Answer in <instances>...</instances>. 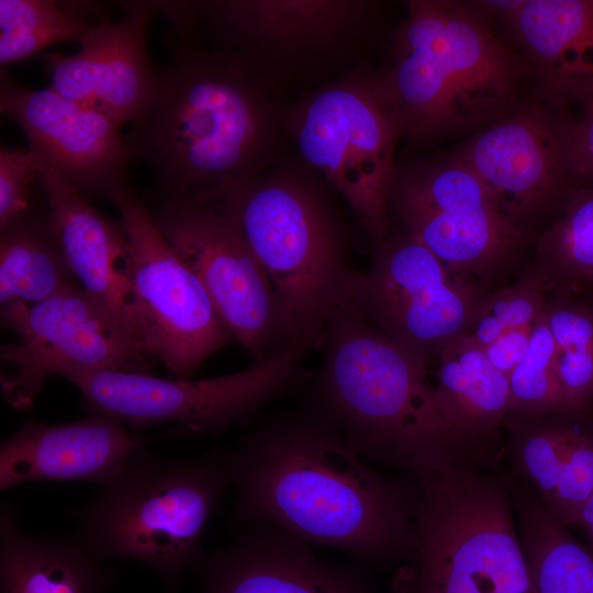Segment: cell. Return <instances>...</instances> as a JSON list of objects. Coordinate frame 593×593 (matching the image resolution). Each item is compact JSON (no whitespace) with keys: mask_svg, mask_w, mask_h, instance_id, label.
Here are the masks:
<instances>
[{"mask_svg":"<svg viewBox=\"0 0 593 593\" xmlns=\"http://www.w3.org/2000/svg\"><path fill=\"white\" fill-rule=\"evenodd\" d=\"M236 522H267L369 561L415 557L418 492L368 467L320 425L264 430L230 454Z\"/></svg>","mask_w":593,"mask_h":593,"instance_id":"obj_1","label":"cell"},{"mask_svg":"<svg viewBox=\"0 0 593 593\" xmlns=\"http://www.w3.org/2000/svg\"><path fill=\"white\" fill-rule=\"evenodd\" d=\"M169 31L170 56L156 71L144 110L128 124L132 158L149 167L163 200L264 174L287 119L271 79L222 44L206 48Z\"/></svg>","mask_w":593,"mask_h":593,"instance_id":"obj_2","label":"cell"},{"mask_svg":"<svg viewBox=\"0 0 593 593\" xmlns=\"http://www.w3.org/2000/svg\"><path fill=\"white\" fill-rule=\"evenodd\" d=\"M376 75L402 133L428 141L502 115L525 61L460 1L412 0Z\"/></svg>","mask_w":593,"mask_h":593,"instance_id":"obj_3","label":"cell"},{"mask_svg":"<svg viewBox=\"0 0 593 593\" xmlns=\"http://www.w3.org/2000/svg\"><path fill=\"white\" fill-rule=\"evenodd\" d=\"M322 394L344 437L362 456L400 465L474 455L443 415L425 359L390 338L348 303L325 331Z\"/></svg>","mask_w":593,"mask_h":593,"instance_id":"obj_4","label":"cell"},{"mask_svg":"<svg viewBox=\"0 0 593 593\" xmlns=\"http://www.w3.org/2000/svg\"><path fill=\"white\" fill-rule=\"evenodd\" d=\"M231 482L230 454L174 461L142 446L75 513V536L101 561L146 564L171 591L204 560L203 537Z\"/></svg>","mask_w":593,"mask_h":593,"instance_id":"obj_5","label":"cell"},{"mask_svg":"<svg viewBox=\"0 0 593 593\" xmlns=\"http://www.w3.org/2000/svg\"><path fill=\"white\" fill-rule=\"evenodd\" d=\"M195 198L239 228L270 279L290 344L322 339L357 272L315 190L293 174L264 172Z\"/></svg>","mask_w":593,"mask_h":593,"instance_id":"obj_6","label":"cell"},{"mask_svg":"<svg viewBox=\"0 0 593 593\" xmlns=\"http://www.w3.org/2000/svg\"><path fill=\"white\" fill-rule=\"evenodd\" d=\"M286 132L302 159L345 198L369 237L388 235L398 175L396 115L376 75H348L307 94L287 112Z\"/></svg>","mask_w":593,"mask_h":593,"instance_id":"obj_7","label":"cell"},{"mask_svg":"<svg viewBox=\"0 0 593 593\" xmlns=\"http://www.w3.org/2000/svg\"><path fill=\"white\" fill-rule=\"evenodd\" d=\"M112 203L126 234L125 276L143 350L176 378H190L234 338L132 188L118 192Z\"/></svg>","mask_w":593,"mask_h":593,"instance_id":"obj_8","label":"cell"},{"mask_svg":"<svg viewBox=\"0 0 593 593\" xmlns=\"http://www.w3.org/2000/svg\"><path fill=\"white\" fill-rule=\"evenodd\" d=\"M307 346L291 343L249 369L209 379H163L116 370L61 374L92 414L112 417L133 432L176 424L179 434L216 433L247 418L282 389Z\"/></svg>","mask_w":593,"mask_h":593,"instance_id":"obj_9","label":"cell"},{"mask_svg":"<svg viewBox=\"0 0 593 593\" xmlns=\"http://www.w3.org/2000/svg\"><path fill=\"white\" fill-rule=\"evenodd\" d=\"M1 320L18 335L0 354L14 368L1 378V387L5 401L16 410L30 409L54 373H149L147 355L137 339L79 284L35 304L16 301L1 306Z\"/></svg>","mask_w":593,"mask_h":593,"instance_id":"obj_10","label":"cell"},{"mask_svg":"<svg viewBox=\"0 0 593 593\" xmlns=\"http://www.w3.org/2000/svg\"><path fill=\"white\" fill-rule=\"evenodd\" d=\"M152 214L255 363L277 355L271 348L289 346L270 279L228 215L195 197L165 199Z\"/></svg>","mask_w":593,"mask_h":593,"instance_id":"obj_11","label":"cell"},{"mask_svg":"<svg viewBox=\"0 0 593 593\" xmlns=\"http://www.w3.org/2000/svg\"><path fill=\"white\" fill-rule=\"evenodd\" d=\"M378 245L370 270L356 273L346 303L428 361L443 345L467 334L486 293L405 230Z\"/></svg>","mask_w":593,"mask_h":593,"instance_id":"obj_12","label":"cell"},{"mask_svg":"<svg viewBox=\"0 0 593 593\" xmlns=\"http://www.w3.org/2000/svg\"><path fill=\"white\" fill-rule=\"evenodd\" d=\"M391 206L405 231L470 278L492 279L526 243L479 177L452 155L398 171Z\"/></svg>","mask_w":593,"mask_h":593,"instance_id":"obj_13","label":"cell"},{"mask_svg":"<svg viewBox=\"0 0 593 593\" xmlns=\"http://www.w3.org/2000/svg\"><path fill=\"white\" fill-rule=\"evenodd\" d=\"M568 118L527 108L492 122L452 154L479 177L525 238L544 216L556 219L582 187L569 158Z\"/></svg>","mask_w":593,"mask_h":593,"instance_id":"obj_14","label":"cell"},{"mask_svg":"<svg viewBox=\"0 0 593 593\" xmlns=\"http://www.w3.org/2000/svg\"><path fill=\"white\" fill-rule=\"evenodd\" d=\"M374 2L363 0L183 1L222 44L248 58L270 79L277 68L333 57L366 27Z\"/></svg>","mask_w":593,"mask_h":593,"instance_id":"obj_15","label":"cell"},{"mask_svg":"<svg viewBox=\"0 0 593 593\" xmlns=\"http://www.w3.org/2000/svg\"><path fill=\"white\" fill-rule=\"evenodd\" d=\"M0 109L45 167L81 192L112 202L130 187L132 158L118 123L49 88L29 89L1 67Z\"/></svg>","mask_w":593,"mask_h":593,"instance_id":"obj_16","label":"cell"},{"mask_svg":"<svg viewBox=\"0 0 593 593\" xmlns=\"http://www.w3.org/2000/svg\"><path fill=\"white\" fill-rule=\"evenodd\" d=\"M123 15L99 21L72 55L44 54L49 89L94 110L120 126L131 124L147 104L156 79L147 51L155 1H126Z\"/></svg>","mask_w":593,"mask_h":593,"instance_id":"obj_17","label":"cell"},{"mask_svg":"<svg viewBox=\"0 0 593 593\" xmlns=\"http://www.w3.org/2000/svg\"><path fill=\"white\" fill-rule=\"evenodd\" d=\"M144 439L101 414L65 424L29 421L0 447V490L40 481L111 480Z\"/></svg>","mask_w":593,"mask_h":593,"instance_id":"obj_18","label":"cell"},{"mask_svg":"<svg viewBox=\"0 0 593 593\" xmlns=\"http://www.w3.org/2000/svg\"><path fill=\"white\" fill-rule=\"evenodd\" d=\"M200 566L202 593H374L357 568L321 561L279 527L250 532Z\"/></svg>","mask_w":593,"mask_h":593,"instance_id":"obj_19","label":"cell"},{"mask_svg":"<svg viewBox=\"0 0 593 593\" xmlns=\"http://www.w3.org/2000/svg\"><path fill=\"white\" fill-rule=\"evenodd\" d=\"M38 186L51 227L77 283L114 315L142 347L125 276L127 239L122 222L103 216L86 195L48 167L42 169Z\"/></svg>","mask_w":593,"mask_h":593,"instance_id":"obj_20","label":"cell"},{"mask_svg":"<svg viewBox=\"0 0 593 593\" xmlns=\"http://www.w3.org/2000/svg\"><path fill=\"white\" fill-rule=\"evenodd\" d=\"M514 477L561 526H575L593 493L592 417L553 414L506 418Z\"/></svg>","mask_w":593,"mask_h":593,"instance_id":"obj_21","label":"cell"},{"mask_svg":"<svg viewBox=\"0 0 593 593\" xmlns=\"http://www.w3.org/2000/svg\"><path fill=\"white\" fill-rule=\"evenodd\" d=\"M513 31L556 111L593 102V0H526Z\"/></svg>","mask_w":593,"mask_h":593,"instance_id":"obj_22","label":"cell"},{"mask_svg":"<svg viewBox=\"0 0 593 593\" xmlns=\"http://www.w3.org/2000/svg\"><path fill=\"white\" fill-rule=\"evenodd\" d=\"M111 572L74 535L24 534L13 506L0 508V593H102Z\"/></svg>","mask_w":593,"mask_h":593,"instance_id":"obj_23","label":"cell"},{"mask_svg":"<svg viewBox=\"0 0 593 593\" xmlns=\"http://www.w3.org/2000/svg\"><path fill=\"white\" fill-rule=\"evenodd\" d=\"M434 392L450 427L481 461L477 446L504 423L511 409L508 379L484 349L461 335L443 345Z\"/></svg>","mask_w":593,"mask_h":593,"instance_id":"obj_24","label":"cell"},{"mask_svg":"<svg viewBox=\"0 0 593 593\" xmlns=\"http://www.w3.org/2000/svg\"><path fill=\"white\" fill-rule=\"evenodd\" d=\"M505 484L537 593H593V552L552 518L526 483L513 475Z\"/></svg>","mask_w":593,"mask_h":593,"instance_id":"obj_25","label":"cell"},{"mask_svg":"<svg viewBox=\"0 0 593 593\" xmlns=\"http://www.w3.org/2000/svg\"><path fill=\"white\" fill-rule=\"evenodd\" d=\"M78 284L49 224L35 209L0 230V304L38 303Z\"/></svg>","mask_w":593,"mask_h":593,"instance_id":"obj_26","label":"cell"},{"mask_svg":"<svg viewBox=\"0 0 593 593\" xmlns=\"http://www.w3.org/2000/svg\"><path fill=\"white\" fill-rule=\"evenodd\" d=\"M557 296L593 288V187L578 188L537 239L528 270Z\"/></svg>","mask_w":593,"mask_h":593,"instance_id":"obj_27","label":"cell"},{"mask_svg":"<svg viewBox=\"0 0 593 593\" xmlns=\"http://www.w3.org/2000/svg\"><path fill=\"white\" fill-rule=\"evenodd\" d=\"M92 1L0 0V64L26 60L51 45L79 41L102 19Z\"/></svg>","mask_w":593,"mask_h":593,"instance_id":"obj_28","label":"cell"},{"mask_svg":"<svg viewBox=\"0 0 593 593\" xmlns=\"http://www.w3.org/2000/svg\"><path fill=\"white\" fill-rule=\"evenodd\" d=\"M556 369L569 415L593 414V303L557 296L547 303Z\"/></svg>","mask_w":593,"mask_h":593,"instance_id":"obj_29","label":"cell"},{"mask_svg":"<svg viewBox=\"0 0 593 593\" xmlns=\"http://www.w3.org/2000/svg\"><path fill=\"white\" fill-rule=\"evenodd\" d=\"M511 409L506 418L568 414L556 369V347L545 313L527 351L508 377Z\"/></svg>","mask_w":593,"mask_h":593,"instance_id":"obj_30","label":"cell"},{"mask_svg":"<svg viewBox=\"0 0 593 593\" xmlns=\"http://www.w3.org/2000/svg\"><path fill=\"white\" fill-rule=\"evenodd\" d=\"M545 293L542 283L527 271L516 284L486 293L466 335L485 348L510 329L535 324L546 311Z\"/></svg>","mask_w":593,"mask_h":593,"instance_id":"obj_31","label":"cell"},{"mask_svg":"<svg viewBox=\"0 0 593 593\" xmlns=\"http://www.w3.org/2000/svg\"><path fill=\"white\" fill-rule=\"evenodd\" d=\"M43 168V161L29 146L1 147L0 230L34 210L32 189Z\"/></svg>","mask_w":593,"mask_h":593,"instance_id":"obj_32","label":"cell"},{"mask_svg":"<svg viewBox=\"0 0 593 593\" xmlns=\"http://www.w3.org/2000/svg\"><path fill=\"white\" fill-rule=\"evenodd\" d=\"M567 146L579 183L593 187V102L582 107L577 118H568Z\"/></svg>","mask_w":593,"mask_h":593,"instance_id":"obj_33","label":"cell"},{"mask_svg":"<svg viewBox=\"0 0 593 593\" xmlns=\"http://www.w3.org/2000/svg\"><path fill=\"white\" fill-rule=\"evenodd\" d=\"M536 323L510 329L483 348L490 362L507 379L525 356Z\"/></svg>","mask_w":593,"mask_h":593,"instance_id":"obj_34","label":"cell"},{"mask_svg":"<svg viewBox=\"0 0 593 593\" xmlns=\"http://www.w3.org/2000/svg\"><path fill=\"white\" fill-rule=\"evenodd\" d=\"M461 3L483 24L486 25V22H495L497 24L507 25L513 30L526 0H480L461 1Z\"/></svg>","mask_w":593,"mask_h":593,"instance_id":"obj_35","label":"cell"},{"mask_svg":"<svg viewBox=\"0 0 593 593\" xmlns=\"http://www.w3.org/2000/svg\"><path fill=\"white\" fill-rule=\"evenodd\" d=\"M575 526H578L586 539V547L593 552V493L582 507Z\"/></svg>","mask_w":593,"mask_h":593,"instance_id":"obj_36","label":"cell"}]
</instances>
